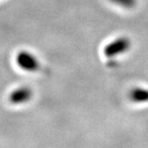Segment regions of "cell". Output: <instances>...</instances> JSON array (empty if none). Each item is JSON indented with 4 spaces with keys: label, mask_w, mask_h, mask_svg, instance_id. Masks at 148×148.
Listing matches in <instances>:
<instances>
[{
    "label": "cell",
    "mask_w": 148,
    "mask_h": 148,
    "mask_svg": "<svg viewBox=\"0 0 148 148\" xmlns=\"http://www.w3.org/2000/svg\"><path fill=\"white\" fill-rule=\"evenodd\" d=\"M111 1L125 9L133 8L135 7V5H136V3H137V0H111Z\"/></svg>",
    "instance_id": "cell-5"
},
{
    "label": "cell",
    "mask_w": 148,
    "mask_h": 148,
    "mask_svg": "<svg viewBox=\"0 0 148 148\" xmlns=\"http://www.w3.org/2000/svg\"><path fill=\"white\" fill-rule=\"evenodd\" d=\"M130 99L135 102H145L148 101V90L141 88H135L129 94Z\"/></svg>",
    "instance_id": "cell-4"
},
{
    "label": "cell",
    "mask_w": 148,
    "mask_h": 148,
    "mask_svg": "<svg viewBox=\"0 0 148 148\" xmlns=\"http://www.w3.org/2000/svg\"><path fill=\"white\" fill-rule=\"evenodd\" d=\"M130 46L131 42L127 37H119L117 39H115L111 43L107 44L105 48H104V55L107 58H113V56L127 52Z\"/></svg>",
    "instance_id": "cell-1"
},
{
    "label": "cell",
    "mask_w": 148,
    "mask_h": 148,
    "mask_svg": "<svg viewBox=\"0 0 148 148\" xmlns=\"http://www.w3.org/2000/svg\"><path fill=\"white\" fill-rule=\"evenodd\" d=\"M17 63L24 71L36 72L40 69V62L33 53L27 51L19 52L17 56Z\"/></svg>",
    "instance_id": "cell-2"
},
{
    "label": "cell",
    "mask_w": 148,
    "mask_h": 148,
    "mask_svg": "<svg viewBox=\"0 0 148 148\" xmlns=\"http://www.w3.org/2000/svg\"><path fill=\"white\" fill-rule=\"evenodd\" d=\"M32 95V90L29 87H19L11 93L9 100L13 104H22V103L29 101Z\"/></svg>",
    "instance_id": "cell-3"
}]
</instances>
